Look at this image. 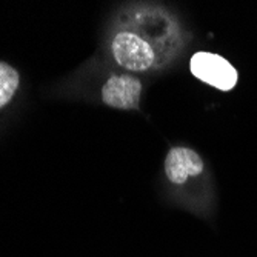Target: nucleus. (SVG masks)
<instances>
[{"mask_svg":"<svg viewBox=\"0 0 257 257\" xmlns=\"http://www.w3.org/2000/svg\"><path fill=\"white\" fill-rule=\"evenodd\" d=\"M111 50L115 62L131 71H145L156 62L153 46L133 31H120L115 34Z\"/></svg>","mask_w":257,"mask_h":257,"instance_id":"f257e3e1","label":"nucleus"},{"mask_svg":"<svg viewBox=\"0 0 257 257\" xmlns=\"http://www.w3.org/2000/svg\"><path fill=\"white\" fill-rule=\"evenodd\" d=\"M19 82L20 79L16 69L5 62H0V108L11 102L19 88Z\"/></svg>","mask_w":257,"mask_h":257,"instance_id":"39448f33","label":"nucleus"},{"mask_svg":"<svg viewBox=\"0 0 257 257\" xmlns=\"http://www.w3.org/2000/svg\"><path fill=\"white\" fill-rule=\"evenodd\" d=\"M142 94V82L130 74H112L102 88L105 105L117 109H137Z\"/></svg>","mask_w":257,"mask_h":257,"instance_id":"7ed1b4c3","label":"nucleus"},{"mask_svg":"<svg viewBox=\"0 0 257 257\" xmlns=\"http://www.w3.org/2000/svg\"><path fill=\"white\" fill-rule=\"evenodd\" d=\"M202 157L190 148L174 147L170 150L165 159V173L171 183L183 185L190 177H196L203 173Z\"/></svg>","mask_w":257,"mask_h":257,"instance_id":"20e7f679","label":"nucleus"},{"mask_svg":"<svg viewBox=\"0 0 257 257\" xmlns=\"http://www.w3.org/2000/svg\"><path fill=\"white\" fill-rule=\"evenodd\" d=\"M191 73L196 79L211 85L220 91H229L237 83V71L225 57L199 51L191 57L190 62Z\"/></svg>","mask_w":257,"mask_h":257,"instance_id":"f03ea898","label":"nucleus"}]
</instances>
